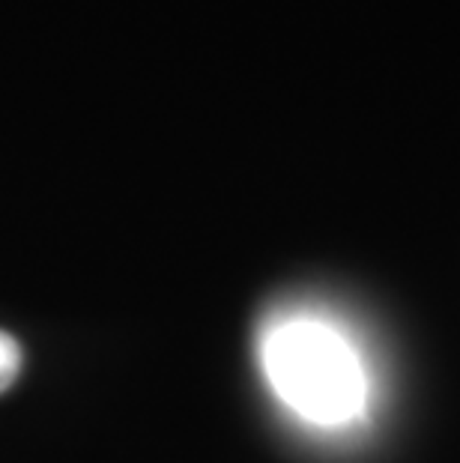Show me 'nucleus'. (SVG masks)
Instances as JSON below:
<instances>
[{"mask_svg":"<svg viewBox=\"0 0 460 463\" xmlns=\"http://www.w3.org/2000/svg\"><path fill=\"white\" fill-rule=\"evenodd\" d=\"M267 377L305 419L344 421L365 401V380L353 350L320 323H287L263 347Z\"/></svg>","mask_w":460,"mask_h":463,"instance_id":"f257e3e1","label":"nucleus"},{"mask_svg":"<svg viewBox=\"0 0 460 463\" xmlns=\"http://www.w3.org/2000/svg\"><path fill=\"white\" fill-rule=\"evenodd\" d=\"M22 373V347L9 332H0V395L13 386Z\"/></svg>","mask_w":460,"mask_h":463,"instance_id":"f03ea898","label":"nucleus"}]
</instances>
